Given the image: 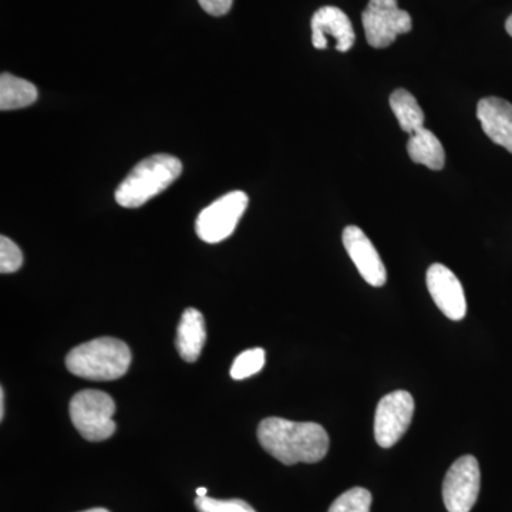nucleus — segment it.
<instances>
[{
    "label": "nucleus",
    "mask_w": 512,
    "mask_h": 512,
    "mask_svg": "<svg viewBox=\"0 0 512 512\" xmlns=\"http://www.w3.org/2000/svg\"><path fill=\"white\" fill-rule=\"evenodd\" d=\"M258 440L266 453L285 466L319 463L329 451V436L318 423L269 417L258 427Z\"/></svg>",
    "instance_id": "obj_1"
},
{
    "label": "nucleus",
    "mask_w": 512,
    "mask_h": 512,
    "mask_svg": "<svg viewBox=\"0 0 512 512\" xmlns=\"http://www.w3.org/2000/svg\"><path fill=\"white\" fill-rule=\"evenodd\" d=\"M131 365V350L123 340L99 338L70 350L67 370L82 379L107 382L126 375Z\"/></svg>",
    "instance_id": "obj_2"
},
{
    "label": "nucleus",
    "mask_w": 512,
    "mask_h": 512,
    "mask_svg": "<svg viewBox=\"0 0 512 512\" xmlns=\"http://www.w3.org/2000/svg\"><path fill=\"white\" fill-rule=\"evenodd\" d=\"M181 173L183 164L177 157L168 154L148 157L140 161L117 188V204L124 208L143 207L174 184Z\"/></svg>",
    "instance_id": "obj_3"
},
{
    "label": "nucleus",
    "mask_w": 512,
    "mask_h": 512,
    "mask_svg": "<svg viewBox=\"0 0 512 512\" xmlns=\"http://www.w3.org/2000/svg\"><path fill=\"white\" fill-rule=\"evenodd\" d=\"M116 403L109 394L100 390H83L70 402V419L87 441L110 439L116 431L113 414Z\"/></svg>",
    "instance_id": "obj_4"
},
{
    "label": "nucleus",
    "mask_w": 512,
    "mask_h": 512,
    "mask_svg": "<svg viewBox=\"0 0 512 512\" xmlns=\"http://www.w3.org/2000/svg\"><path fill=\"white\" fill-rule=\"evenodd\" d=\"M249 198L244 191H231L218 198L198 215L195 231L207 244H218L234 234L239 220L248 208Z\"/></svg>",
    "instance_id": "obj_5"
},
{
    "label": "nucleus",
    "mask_w": 512,
    "mask_h": 512,
    "mask_svg": "<svg viewBox=\"0 0 512 512\" xmlns=\"http://www.w3.org/2000/svg\"><path fill=\"white\" fill-rule=\"evenodd\" d=\"M367 43L375 49L392 45L397 36L413 28L412 16L400 9L397 0H369L362 13Z\"/></svg>",
    "instance_id": "obj_6"
},
{
    "label": "nucleus",
    "mask_w": 512,
    "mask_h": 512,
    "mask_svg": "<svg viewBox=\"0 0 512 512\" xmlns=\"http://www.w3.org/2000/svg\"><path fill=\"white\" fill-rule=\"evenodd\" d=\"M481 473L476 457L463 456L447 471L443 500L448 512H470L480 494Z\"/></svg>",
    "instance_id": "obj_7"
},
{
    "label": "nucleus",
    "mask_w": 512,
    "mask_h": 512,
    "mask_svg": "<svg viewBox=\"0 0 512 512\" xmlns=\"http://www.w3.org/2000/svg\"><path fill=\"white\" fill-rule=\"evenodd\" d=\"M414 414V399L406 390L384 396L377 404L375 439L383 448L393 447L409 429Z\"/></svg>",
    "instance_id": "obj_8"
},
{
    "label": "nucleus",
    "mask_w": 512,
    "mask_h": 512,
    "mask_svg": "<svg viewBox=\"0 0 512 512\" xmlns=\"http://www.w3.org/2000/svg\"><path fill=\"white\" fill-rule=\"evenodd\" d=\"M312 45L315 49L325 50L329 39L335 40V49L346 53L355 45L356 35L349 16L335 6H323L313 15Z\"/></svg>",
    "instance_id": "obj_9"
},
{
    "label": "nucleus",
    "mask_w": 512,
    "mask_h": 512,
    "mask_svg": "<svg viewBox=\"0 0 512 512\" xmlns=\"http://www.w3.org/2000/svg\"><path fill=\"white\" fill-rule=\"evenodd\" d=\"M426 281L431 298L448 319L466 318V295H464L463 285L454 272H451L447 266L433 264L427 271Z\"/></svg>",
    "instance_id": "obj_10"
},
{
    "label": "nucleus",
    "mask_w": 512,
    "mask_h": 512,
    "mask_svg": "<svg viewBox=\"0 0 512 512\" xmlns=\"http://www.w3.org/2000/svg\"><path fill=\"white\" fill-rule=\"evenodd\" d=\"M342 239L346 252L367 284L376 288L386 284V266L365 232L355 225H350L343 231Z\"/></svg>",
    "instance_id": "obj_11"
},
{
    "label": "nucleus",
    "mask_w": 512,
    "mask_h": 512,
    "mask_svg": "<svg viewBox=\"0 0 512 512\" xmlns=\"http://www.w3.org/2000/svg\"><path fill=\"white\" fill-rule=\"evenodd\" d=\"M477 117L485 136L512 154V104L498 97L480 100Z\"/></svg>",
    "instance_id": "obj_12"
},
{
    "label": "nucleus",
    "mask_w": 512,
    "mask_h": 512,
    "mask_svg": "<svg viewBox=\"0 0 512 512\" xmlns=\"http://www.w3.org/2000/svg\"><path fill=\"white\" fill-rule=\"evenodd\" d=\"M205 340H207V329H205L204 316L197 309H185L178 325L177 342H175L178 353L185 362H197Z\"/></svg>",
    "instance_id": "obj_13"
},
{
    "label": "nucleus",
    "mask_w": 512,
    "mask_h": 512,
    "mask_svg": "<svg viewBox=\"0 0 512 512\" xmlns=\"http://www.w3.org/2000/svg\"><path fill=\"white\" fill-rule=\"evenodd\" d=\"M407 153L413 163L426 165L433 171L443 170L446 163V153L439 138L424 127L410 136Z\"/></svg>",
    "instance_id": "obj_14"
},
{
    "label": "nucleus",
    "mask_w": 512,
    "mask_h": 512,
    "mask_svg": "<svg viewBox=\"0 0 512 512\" xmlns=\"http://www.w3.org/2000/svg\"><path fill=\"white\" fill-rule=\"evenodd\" d=\"M37 96L39 93L35 84L28 80L10 73H2L0 76V110L25 109L35 103Z\"/></svg>",
    "instance_id": "obj_15"
},
{
    "label": "nucleus",
    "mask_w": 512,
    "mask_h": 512,
    "mask_svg": "<svg viewBox=\"0 0 512 512\" xmlns=\"http://www.w3.org/2000/svg\"><path fill=\"white\" fill-rule=\"evenodd\" d=\"M390 107L403 131L410 136L424 127V113L416 97L407 90H394L390 96Z\"/></svg>",
    "instance_id": "obj_16"
},
{
    "label": "nucleus",
    "mask_w": 512,
    "mask_h": 512,
    "mask_svg": "<svg viewBox=\"0 0 512 512\" xmlns=\"http://www.w3.org/2000/svg\"><path fill=\"white\" fill-rule=\"evenodd\" d=\"M370 508L372 494L366 488L355 487L336 498L328 512H370Z\"/></svg>",
    "instance_id": "obj_17"
},
{
    "label": "nucleus",
    "mask_w": 512,
    "mask_h": 512,
    "mask_svg": "<svg viewBox=\"0 0 512 512\" xmlns=\"http://www.w3.org/2000/svg\"><path fill=\"white\" fill-rule=\"evenodd\" d=\"M265 366V350L261 348L249 349L242 352L234 360L231 367V377L234 380H244L261 372Z\"/></svg>",
    "instance_id": "obj_18"
},
{
    "label": "nucleus",
    "mask_w": 512,
    "mask_h": 512,
    "mask_svg": "<svg viewBox=\"0 0 512 512\" xmlns=\"http://www.w3.org/2000/svg\"><path fill=\"white\" fill-rule=\"evenodd\" d=\"M23 265V254L18 245L2 235L0 238V272L2 274H13L19 271Z\"/></svg>",
    "instance_id": "obj_19"
},
{
    "label": "nucleus",
    "mask_w": 512,
    "mask_h": 512,
    "mask_svg": "<svg viewBox=\"0 0 512 512\" xmlns=\"http://www.w3.org/2000/svg\"><path fill=\"white\" fill-rule=\"evenodd\" d=\"M195 507L200 512H256L242 500H217L210 497H198Z\"/></svg>",
    "instance_id": "obj_20"
},
{
    "label": "nucleus",
    "mask_w": 512,
    "mask_h": 512,
    "mask_svg": "<svg viewBox=\"0 0 512 512\" xmlns=\"http://www.w3.org/2000/svg\"><path fill=\"white\" fill-rule=\"evenodd\" d=\"M201 8L211 16H224L227 15L232 8L234 0H198Z\"/></svg>",
    "instance_id": "obj_21"
},
{
    "label": "nucleus",
    "mask_w": 512,
    "mask_h": 512,
    "mask_svg": "<svg viewBox=\"0 0 512 512\" xmlns=\"http://www.w3.org/2000/svg\"><path fill=\"white\" fill-rule=\"evenodd\" d=\"M5 419V390L0 389V420Z\"/></svg>",
    "instance_id": "obj_22"
},
{
    "label": "nucleus",
    "mask_w": 512,
    "mask_h": 512,
    "mask_svg": "<svg viewBox=\"0 0 512 512\" xmlns=\"http://www.w3.org/2000/svg\"><path fill=\"white\" fill-rule=\"evenodd\" d=\"M505 29H507L508 35L512 37V15L507 19V23H505Z\"/></svg>",
    "instance_id": "obj_23"
},
{
    "label": "nucleus",
    "mask_w": 512,
    "mask_h": 512,
    "mask_svg": "<svg viewBox=\"0 0 512 512\" xmlns=\"http://www.w3.org/2000/svg\"><path fill=\"white\" fill-rule=\"evenodd\" d=\"M197 495L198 497H207V488H198Z\"/></svg>",
    "instance_id": "obj_24"
},
{
    "label": "nucleus",
    "mask_w": 512,
    "mask_h": 512,
    "mask_svg": "<svg viewBox=\"0 0 512 512\" xmlns=\"http://www.w3.org/2000/svg\"><path fill=\"white\" fill-rule=\"evenodd\" d=\"M83 512H110L109 510H106V508H92V510H87Z\"/></svg>",
    "instance_id": "obj_25"
}]
</instances>
